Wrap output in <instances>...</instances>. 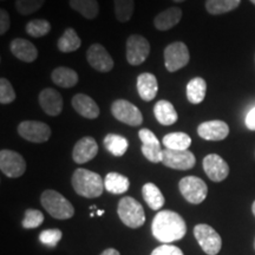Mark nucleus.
<instances>
[{
    "instance_id": "1",
    "label": "nucleus",
    "mask_w": 255,
    "mask_h": 255,
    "mask_svg": "<svg viewBox=\"0 0 255 255\" xmlns=\"http://www.w3.org/2000/svg\"><path fill=\"white\" fill-rule=\"evenodd\" d=\"M151 231L159 242L170 244L181 240L187 233V226L182 216L173 210H161L152 220Z\"/></svg>"
},
{
    "instance_id": "2",
    "label": "nucleus",
    "mask_w": 255,
    "mask_h": 255,
    "mask_svg": "<svg viewBox=\"0 0 255 255\" xmlns=\"http://www.w3.org/2000/svg\"><path fill=\"white\" fill-rule=\"evenodd\" d=\"M72 187L79 196L87 199L100 197L103 194L104 180L100 174L88 170V169H76L71 178Z\"/></svg>"
},
{
    "instance_id": "3",
    "label": "nucleus",
    "mask_w": 255,
    "mask_h": 255,
    "mask_svg": "<svg viewBox=\"0 0 255 255\" xmlns=\"http://www.w3.org/2000/svg\"><path fill=\"white\" fill-rule=\"evenodd\" d=\"M41 206L52 218L68 220L75 215V208L71 202L58 191L47 189L40 196Z\"/></svg>"
},
{
    "instance_id": "4",
    "label": "nucleus",
    "mask_w": 255,
    "mask_h": 255,
    "mask_svg": "<svg viewBox=\"0 0 255 255\" xmlns=\"http://www.w3.org/2000/svg\"><path fill=\"white\" fill-rule=\"evenodd\" d=\"M117 214L121 221L130 228H139L144 225V209L138 201L133 197L126 196L120 201L117 207Z\"/></svg>"
},
{
    "instance_id": "5",
    "label": "nucleus",
    "mask_w": 255,
    "mask_h": 255,
    "mask_svg": "<svg viewBox=\"0 0 255 255\" xmlns=\"http://www.w3.org/2000/svg\"><path fill=\"white\" fill-rule=\"evenodd\" d=\"M178 189L184 199L193 205L202 203L208 194V187L205 181L196 176L183 177L178 183Z\"/></svg>"
},
{
    "instance_id": "6",
    "label": "nucleus",
    "mask_w": 255,
    "mask_h": 255,
    "mask_svg": "<svg viewBox=\"0 0 255 255\" xmlns=\"http://www.w3.org/2000/svg\"><path fill=\"white\" fill-rule=\"evenodd\" d=\"M189 60V50L182 41H175L164 49V65L169 72H176L184 68Z\"/></svg>"
},
{
    "instance_id": "7",
    "label": "nucleus",
    "mask_w": 255,
    "mask_h": 255,
    "mask_svg": "<svg viewBox=\"0 0 255 255\" xmlns=\"http://www.w3.org/2000/svg\"><path fill=\"white\" fill-rule=\"evenodd\" d=\"M194 235H195L200 247L203 252L208 255H216L221 251L222 240L219 233L209 225L200 223L194 228Z\"/></svg>"
},
{
    "instance_id": "8",
    "label": "nucleus",
    "mask_w": 255,
    "mask_h": 255,
    "mask_svg": "<svg viewBox=\"0 0 255 255\" xmlns=\"http://www.w3.org/2000/svg\"><path fill=\"white\" fill-rule=\"evenodd\" d=\"M111 114L116 120L130 127H139L143 123L141 110L127 100H116L111 104Z\"/></svg>"
},
{
    "instance_id": "9",
    "label": "nucleus",
    "mask_w": 255,
    "mask_h": 255,
    "mask_svg": "<svg viewBox=\"0 0 255 255\" xmlns=\"http://www.w3.org/2000/svg\"><path fill=\"white\" fill-rule=\"evenodd\" d=\"M150 53V44L141 34H131L127 40V60L130 65L144 63Z\"/></svg>"
},
{
    "instance_id": "10",
    "label": "nucleus",
    "mask_w": 255,
    "mask_h": 255,
    "mask_svg": "<svg viewBox=\"0 0 255 255\" xmlns=\"http://www.w3.org/2000/svg\"><path fill=\"white\" fill-rule=\"evenodd\" d=\"M0 170L7 177H20L26 171V162L19 152L2 149L0 151Z\"/></svg>"
},
{
    "instance_id": "11",
    "label": "nucleus",
    "mask_w": 255,
    "mask_h": 255,
    "mask_svg": "<svg viewBox=\"0 0 255 255\" xmlns=\"http://www.w3.org/2000/svg\"><path fill=\"white\" fill-rule=\"evenodd\" d=\"M21 138L32 143H45L51 137V128L39 121H24L18 126Z\"/></svg>"
},
{
    "instance_id": "12",
    "label": "nucleus",
    "mask_w": 255,
    "mask_h": 255,
    "mask_svg": "<svg viewBox=\"0 0 255 255\" xmlns=\"http://www.w3.org/2000/svg\"><path fill=\"white\" fill-rule=\"evenodd\" d=\"M87 60L98 72H109L114 69V59L102 44L95 43L87 51Z\"/></svg>"
},
{
    "instance_id": "13",
    "label": "nucleus",
    "mask_w": 255,
    "mask_h": 255,
    "mask_svg": "<svg viewBox=\"0 0 255 255\" xmlns=\"http://www.w3.org/2000/svg\"><path fill=\"white\" fill-rule=\"evenodd\" d=\"M162 163L165 167L176 170H189L195 165L196 158L189 150H171L165 148L163 149Z\"/></svg>"
},
{
    "instance_id": "14",
    "label": "nucleus",
    "mask_w": 255,
    "mask_h": 255,
    "mask_svg": "<svg viewBox=\"0 0 255 255\" xmlns=\"http://www.w3.org/2000/svg\"><path fill=\"white\" fill-rule=\"evenodd\" d=\"M139 139L142 141V154L152 163H159L163 159V149L161 148L158 138L151 130L141 129L138 132Z\"/></svg>"
},
{
    "instance_id": "15",
    "label": "nucleus",
    "mask_w": 255,
    "mask_h": 255,
    "mask_svg": "<svg viewBox=\"0 0 255 255\" xmlns=\"http://www.w3.org/2000/svg\"><path fill=\"white\" fill-rule=\"evenodd\" d=\"M203 169L210 180L214 182H221L226 180L229 174L227 162L216 154H209L203 158Z\"/></svg>"
},
{
    "instance_id": "16",
    "label": "nucleus",
    "mask_w": 255,
    "mask_h": 255,
    "mask_svg": "<svg viewBox=\"0 0 255 255\" xmlns=\"http://www.w3.org/2000/svg\"><path fill=\"white\" fill-rule=\"evenodd\" d=\"M98 152V144L91 136H85L73 146L72 158L76 163L84 164L96 157Z\"/></svg>"
},
{
    "instance_id": "17",
    "label": "nucleus",
    "mask_w": 255,
    "mask_h": 255,
    "mask_svg": "<svg viewBox=\"0 0 255 255\" xmlns=\"http://www.w3.org/2000/svg\"><path fill=\"white\" fill-rule=\"evenodd\" d=\"M197 133L206 141H222L229 135V127L223 121H208L200 124Z\"/></svg>"
},
{
    "instance_id": "18",
    "label": "nucleus",
    "mask_w": 255,
    "mask_h": 255,
    "mask_svg": "<svg viewBox=\"0 0 255 255\" xmlns=\"http://www.w3.org/2000/svg\"><path fill=\"white\" fill-rule=\"evenodd\" d=\"M39 104L44 113L49 116H58L63 110V97L52 88H46L40 91Z\"/></svg>"
},
{
    "instance_id": "19",
    "label": "nucleus",
    "mask_w": 255,
    "mask_h": 255,
    "mask_svg": "<svg viewBox=\"0 0 255 255\" xmlns=\"http://www.w3.org/2000/svg\"><path fill=\"white\" fill-rule=\"evenodd\" d=\"M72 107L76 113L88 120H96L100 116L101 110L97 103L90 96L84 94H77L72 98Z\"/></svg>"
},
{
    "instance_id": "20",
    "label": "nucleus",
    "mask_w": 255,
    "mask_h": 255,
    "mask_svg": "<svg viewBox=\"0 0 255 255\" xmlns=\"http://www.w3.org/2000/svg\"><path fill=\"white\" fill-rule=\"evenodd\" d=\"M11 52L24 63H32L38 58L37 47L24 38H15L11 41Z\"/></svg>"
},
{
    "instance_id": "21",
    "label": "nucleus",
    "mask_w": 255,
    "mask_h": 255,
    "mask_svg": "<svg viewBox=\"0 0 255 255\" xmlns=\"http://www.w3.org/2000/svg\"><path fill=\"white\" fill-rule=\"evenodd\" d=\"M137 91L143 101L150 102L157 96V78L150 72H143L137 77Z\"/></svg>"
},
{
    "instance_id": "22",
    "label": "nucleus",
    "mask_w": 255,
    "mask_h": 255,
    "mask_svg": "<svg viewBox=\"0 0 255 255\" xmlns=\"http://www.w3.org/2000/svg\"><path fill=\"white\" fill-rule=\"evenodd\" d=\"M182 18V9L177 6L169 7L165 11L159 12L154 18L155 27L159 31H168L176 26Z\"/></svg>"
},
{
    "instance_id": "23",
    "label": "nucleus",
    "mask_w": 255,
    "mask_h": 255,
    "mask_svg": "<svg viewBox=\"0 0 255 255\" xmlns=\"http://www.w3.org/2000/svg\"><path fill=\"white\" fill-rule=\"evenodd\" d=\"M154 115L156 120L162 126H173L177 122V113L175 110L174 105L169 101L161 100L158 101L154 107Z\"/></svg>"
},
{
    "instance_id": "24",
    "label": "nucleus",
    "mask_w": 255,
    "mask_h": 255,
    "mask_svg": "<svg viewBox=\"0 0 255 255\" xmlns=\"http://www.w3.org/2000/svg\"><path fill=\"white\" fill-rule=\"evenodd\" d=\"M51 79L58 87L68 89L77 85L79 77L78 73L75 70L66 68V66H59V68H56L51 73Z\"/></svg>"
},
{
    "instance_id": "25",
    "label": "nucleus",
    "mask_w": 255,
    "mask_h": 255,
    "mask_svg": "<svg viewBox=\"0 0 255 255\" xmlns=\"http://www.w3.org/2000/svg\"><path fill=\"white\" fill-rule=\"evenodd\" d=\"M104 187L111 194H124L130 187V181L127 176L119 173H109L104 178Z\"/></svg>"
},
{
    "instance_id": "26",
    "label": "nucleus",
    "mask_w": 255,
    "mask_h": 255,
    "mask_svg": "<svg viewBox=\"0 0 255 255\" xmlns=\"http://www.w3.org/2000/svg\"><path fill=\"white\" fill-rule=\"evenodd\" d=\"M69 4L70 7L89 20L95 19L100 13V4L97 0H69Z\"/></svg>"
},
{
    "instance_id": "27",
    "label": "nucleus",
    "mask_w": 255,
    "mask_h": 255,
    "mask_svg": "<svg viewBox=\"0 0 255 255\" xmlns=\"http://www.w3.org/2000/svg\"><path fill=\"white\" fill-rule=\"evenodd\" d=\"M104 146L111 155L121 157L126 154L128 148H129V142L126 137L117 135V133H108L104 137Z\"/></svg>"
},
{
    "instance_id": "28",
    "label": "nucleus",
    "mask_w": 255,
    "mask_h": 255,
    "mask_svg": "<svg viewBox=\"0 0 255 255\" xmlns=\"http://www.w3.org/2000/svg\"><path fill=\"white\" fill-rule=\"evenodd\" d=\"M82 45V40L77 32L73 30L72 27H68L64 33L60 36L58 39V43H57V46H58V50L63 53H70L73 52V51L78 50Z\"/></svg>"
},
{
    "instance_id": "29",
    "label": "nucleus",
    "mask_w": 255,
    "mask_h": 255,
    "mask_svg": "<svg viewBox=\"0 0 255 255\" xmlns=\"http://www.w3.org/2000/svg\"><path fill=\"white\" fill-rule=\"evenodd\" d=\"M143 199L152 210H159L164 205V196L154 183H145L142 188Z\"/></svg>"
},
{
    "instance_id": "30",
    "label": "nucleus",
    "mask_w": 255,
    "mask_h": 255,
    "mask_svg": "<svg viewBox=\"0 0 255 255\" xmlns=\"http://www.w3.org/2000/svg\"><path fill=\"white\" fill-rule=\"evenodd\" d=\"M207 83L203 78L195 77L187 84V98L191 104H200L205 100Z\"/></svg>"
},
{
    "instance_id": "31",
    "label": "nucleus",
    "mask_w": 255,
    "mask_h": 255,
    "mask_svg": "<svg viewBox=\"0 0 255 255\" xmlns=\"http://www.w3.org/2000/svg\"><path fill=\"white\" fill-rule=\"evenodd\" d=\"M163 145L171 150H188L191 144L190 136L186 132H170L163 137Z\"/></svg>"
},
{
    "instance_id": "32",
    "label": "nucleus",
    "mask_w": 255,
    "mask_h": 255,
    "mask_svg": "<svg viewBox=\"0 0 255 255\" xmlns=\"http://www.w3.org/2000/svg\"><path fill=\"white\" fill-rule=\"evenodd\" d=\"M241 0H206V9L208 13L219 15L238 8Z\"/></svg>"
},
{
    "instance_id": "33",
    "label": "nucleus",
    "mask_w": 255,
    "mask_h": 255,
    "mask_svg": "<svg viewBox=\"0 0 255 255\" xmlns=\"http://www.w3.org/2000/svg\"><path fill=\"white\" fill-rule=\"evenodd\" d=\"M115 15L121 23H127L131 19L135 11V0H114Z\"/></svg>"
},
{
    "instance_id": "34",
    "label": "nucleus",
    "mask_w": 255,
    "mask_h": 255,
    "mask_svg": "<svg viewBox=\"0 0 255 255\" xmlns=\"http://www.w3.org/2000/svg\"><path fill=\"white\" fill-rule=\"evenodd\" d=\"M26 33L33 38H40L46 36L51 31V24L45 19H33L26 24Z\"/></svg>"
},
{
    "instance_id": "35",
    "label": "nucleus",
    "mask_w": 255,
    "mask_h": 255,
    "mask_svg": "<svg viewBox=\"0 0 255 255\" xmlns=\"http://www.w3.org/2000/svg\"><path fill=\"white\" fill-rule=\"evenodd\" d=\"M45 0H15V8L21 15H30L41 8Z\"/></svg>"
},
{
    "instance_id": "36",
    "label": "nucleus",
    "mask_w": 255,
    "mask_h": 255,
    "mask_svg": "<svg viewBox=\"0 0 255 255\" xmlns=\"http://www.w3.org/2000/svg\"><path fill=\"white\" fill-rule=\"evenodd\" d=\"M44 222V215L40 210L37 209H27L25 212L24 220H23V227L26 229H32L39 227L41 223Z\"/></svg>"
},
{
    "instance_id": "37",
    "label": "nucleus",
    "mask_w": 255,
    "mask_h": 255,
    "mask_svg": "<svg viewBox=\"0 0 255 255\" xmlns=\"http://www.w3.org/2000/svg\"><path fill=\"white\" fill-rule=\"evenodd\" d=\"M62 237L63 233L59 229H46V231L40 233L39 240L43 245H46L49 247H55L62 240Z\"/></svg>"
},
{
    "instance_id": "38",
    "label": "nucleus",
    "mask_w": 255,
    "mask_h": 255,
    "mask_svg": "<svg viewBox=\"0 0 255 255\" xmlns=\"http://www.w3.org/2000/svg\"><path fill=\"white\" fill-rule=\"evenodd\" d=\"M15 100V92L12 84L6 78L0 79V103L9 104Z\"/></svg>"
},
{
    "instance_id": "39",
    "label": "nucleus",
    "mask_w": 255,
    "mask_h": 255,
    "mask_svg": "<svg viewBox=\"0 0 255 255\" xmlns=\"http://www.w3.org/2000/svg\"><path fill=\"white\" fill-rule=\"evenodd\" d=\"M150 255H184L182 251L176 246H171V245H162L152 251Z\"/></svg>"
},
{
    "instance_id": "40",
    "label": "nucleus",
    "mask_w": 255,
    "mask_h": 255,
    "mask_svg": "<svg viewBox=\"0 0 255 255\" xmlns=\"http://www.w3.org/2000/svg\"><path fill=\"white\" fill-rule=\"evenodd\" d=\"M11 26V19L6 9H0V34H5Z\"/></svg>"
},
{
    "instance_id": "41",
    "label": "nucleus",
    "mask_w": 255,
    "mask_h": 255,
    "mask_svg": "<svg viewBox=\"0 0 255 255\" xmlns=\"http://www.w3.org/2000/svg\"><path fill=\"white\" fill-rule=\"evenodd\" d=\"M246 127L250 130H255V108H253L246 116Z\"/></svg>"
},
{
    "instance_id": "42",
    "label": "nucleus",
    "mask_w": 255,
    "mask_h": 255,
    "mask_svg": "<svg viewBox=\"0 0 255 255\" xmlns=\"http://www.w3.org/2000/svg\"><path fill=\"white\" fill-rule=\"evenodd\" d=\"M101 255H121V254L119 251L114 250V248H108V250H105Z\"/></svg>"
},
{
    "instance_id": "43",
    "label": "nucleus",
    "mask_w": 255,
    "mask_h": 255,
    "mask_svg": "<svg viewBox=\"0 0 255 255\" xmlns=\"http://www.w3.org/2000/svg\"><path fill=\"white\" fill-rule=\"evenodd\" d=\"M104 214V210H97V215H103Z\"/></svg>"
},
{
    "instance_id": "44",
    "label": "nucleus",
    "mask_w": 255,
    "mask_h": 255,
    "mask_svg": "<svg viewBox=\"0 0 255 255\" xmlns=\"http://www.w3.org/2000/svg\"><path fill=\"white\" fill-rule=\"evenodd\" d=\"M252 210H253V214H254V216H255V201H254L253 206H252Z\"/></svg>"
},
{
    "instance_id": "45",
    "label": "nucleus",
    "mask_w": 255,
    "mask_h": 255,
    "mask_svg": "<svg viewBox=\"0 0 255 255\" xmlns=\"http://www.w3.org/2000/svg\"><path fill=\"white\" fill-rule=\"evenodd\" d=\"M174 2H183V1H186V0H173Z\"/></svg>"
},
{
    "instance_id": "46",
    "label": "nucleus",
    "mask_w": 255,
    "mask_h": 255,
    "mask_svg": "<svg viewBox=\"0 0 255 255\" xmlns=\"http://www.w3.org/2000/svg\"><path fill=\"white\" fill-rule=\"evenodd\" d=\"M251 1H252V2H253V4L255 5V0H251Z\"/></svg>"
},
{
    "instance_id": "47",
    "label": "nucleus",
    "mask_w": 255,
    "mask_h": 255,
    "mask_svg": "<svg viewBox=\"0 0 255 255\" xmlns=\"http://www.w3.org/2000/svg\"><path fill=\"white\" fill-rule=\"evenodd\" d=\"M254 247H255V241H254Z\"/></svg>"
},
{
    "instance_id": "48",
    "label": "nucleus",
    "mask_w": 255,
    "mask_h": 255,
    "mask_svg": "<svg viewBox=\"0 0 255 255\" xmlns=\"http://www.w3.org/2000/svg\"><path fill=\"white\" fill-rule=\"evenodd\" d=\"M2 1H4V0H2Z\"/></svg>"
}]
</instances>
